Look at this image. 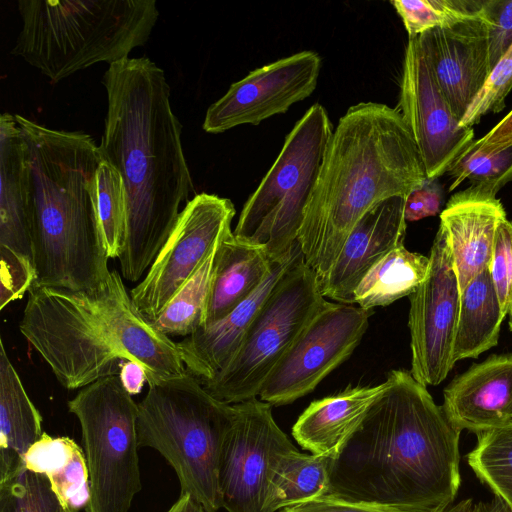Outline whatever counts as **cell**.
I'll return each instance as SVG.
<instances>
[{
	"label": "cell",
	"mask_w": 512,
	"mask_h": 512,
	"mask_svg": "<svg viewBox=\"0 0 512 512\" xmlns=\"http://www.w3.org/2000/svg\"><path fill=\"white\" fill-rule=\"evenodd\" d=\"M508 316H509V321H508L509 329H510V331L512 332V310L510 311V313L508 314Z\"/></svg>",
	"instance_id": "cell-45"
},
{
	"label": "cell",
	"mask_w": 512,
	"mask_h": 512,
	"mask_svg": "<svg viewBox=\"0 0 512 512\" xmlns=\"http://www.w3.org/2000/svg\"><path fill=\"white\" fill-rule=\"evenodd\" d=\"M333 130L319 103L304 113L245 202L233 231L237 238L265 247L272 260L293 250Z\"/></svg>",
	"instance_id": "cell-8"
},
{
	"label": "cell",
	"mask_w": 512,
	"mask_h": 512,
	"mask_svg": "<svg viewBox=\"0 0 512 512\" xmlns=\"http://www.w3.org/2000/svg\"><path fill=\"white\" fill-rule=\"evenodd\" d=\"M218 245L152 322L159 332L185 338L204 327Z\"/></svg>",
	"instance_id": "cell-29"
},
{
	"label": "cell",
	"mask_w": 512,
	"mask_h": 512,
	"mask_svg": "<svg viewBox=\"0 0 512 512\" xmlns=\"http://www.w3.org/2000/svg\"><path fill=\"white\" fill-rule=\"evenodd\" d=\"M118 376L124 388L132 396L138 394L142 390L144 383L147 382L145 370L134 362H124Z\"/></svg>",
	"instance_id": "cell-43"
},
{
	"label": "cell",
	"mask_w": 512,
	"mask_h": 512,
	"mask_svg": "<svg viewBox=\"0 0 512 512\" xmlns=\"http://www.w3.org/2000/svg\"><path fill=\"white\" fill-rule=\"evenodd\" d=\"M273 261L265 247L237 238L229 228L216 251L204 327L250 296L267 278Z\"/></svg>",
	"instance_id": "cell-24"
},
{
	"label": "cell",
	"mask_w": 512,
	"mask_h": 512,
	"mask_svg": "<svg viewBox=\"0 0 512 512\" xmlns=\"http://www.w3.org/2000/svg\"><path fill=\"white\" fill-rule=\"evenodd\" d=\"M426 180L417 146L396 108L376 102L351 106L333 130L297 237L318 280L369 210L393 197L407 198Z\"/></svg>",
	"instance_id": "cell-4"
},
{
	"label": "cell",
	"mask_w": 512,
	"mask_h": 512,
	"mask_svg": "<svg viewBox=\"0 0 512 512\" xmlns=\"http://www.w3.org/2000/svg\"><path fill=\"white\" fill-rule=\"evenodd\" d=\"M443 202V190L438 179H427L412 191L405 202L406 221H418L439 213Z\"/></svg>",
	"instance_id": "cell-39"
},
{
	"label": "cell",
	"mask_w": 512,
	"mask_h": 512,
	"mask_svg": "<svg viewBox=\"0 0 512 512\" xmlns=\"http://www.w3.org/2000/svg\"><path fill=\"white\" fill-rule=\"evenodd\" d=\"M409 38L480 17L481 0H393Z\"/></svg>",
	"instance_id": "cell-32"
},
{
	"label": "cell",
	"mask_w": 512,
	"mask_h": 512,
	"mask_svg": "<svg viewBox=\"0 0 512 512\" xmlns=\"http://www.w3.org/2000/svg\"><path fill=\"white\" fill-rule=\"evenodd\" d=\"M372 313L356 304L326 301L269 374L259 399L281 406L311 393L352 355Z\"/></svg>",
	"instance_id": "cell-11"
},
{
	"label": "cell",
	"mask_w": 512,
	"mask_h": 512,
	"mask_svg": "<svg viewBox=\"0 0 512 512\" xmlns=\"http://www.w3.org/2000/svg\"><path fill=\"white\" fill-rule=\"evenodd\" d=\"M480 18L488 33L491 70L512 45V0H481Z\"/></svg>",
	"instance_id": "cell-38"
},
{
	"label": "cell",
	"mask_w": 512,
	"mask_h": 512,
	"mask_svg": "<svg viewBox=\"0 0 512 512\" xmlns=\"http://www.w3.org/2000/svg\"><path fill=\"white\" fill-rule=\"evenodd\" d=\"M442 408L455 428L476 435L512 423V353L491 355L455 377Z\"/></svg>",
	"instance_id": "cell-19"
},
{
	"label": "cell",
	"mask_w": 512,
	"mask_h": 512,
	"mask_svg": "<svg viewBox=\"0 0 512 512\" xmlns=\"http://www.w3.org/2000/svg\"><path fill=\"white\" fill-rule=\"evenodd\" d=\"M234 418V404L214 398L187 372L148 386L138 403V444L165 458L178 477L180 494L217 512L222 508L220 453Z\"/></svg>",
	"instance_id": "cell-7"
},
{
	"label": "cell",
	"mask_w": 512,
	"mask_h": 512,
	"mask_svg": "<svg viewBox=\"0 0 512 512\" xmlns=\"http://www.w3.org/2000/svg\"><path fill=\"white\" fill-rule=\"evenodd\" d=\"M435 79L461 120L491 72L488 33L478 19L418 36Z\"/></svg>",
	"instance_id": "cell-17"
},
{
	"label": "cell",
	"mask_w": 512,
	"mask_h": 512,
	"mask_svg": "<svg viewBox=\"0 0 512 512\" xmlns=\"http://www.w3.org/2000/svg\"><path fill=\"white\" fill-rule=\"evenodd\" d=\"M412 376L426 387L440 384L454 366L453 344L460 290L444 229L439 226L424 281L408 296Z\"/></svg>",
	"instance_id": "cell-14"
},
{
	"label": "cell",
	"mask_w": 512,
	"mask_h": 512,
	"mask_svg": "<svg viewBox=\"0 0 512 512\" xmlns=\"http://www.w3.org/2000/svg\"><path fill=\"white\" fill-rule=\"evenodd\" d=\"M21 29L11 54L50 79L128 58L148 41L154 0H19Z\"/></svg>",
	"instance_id": "cell-6"
},
{
	"label": "cell",
	"mask_w": 512,
	"mask_h": 512,
	"mask_svg": "<svg viewBox=\"0 0 512 512\" xmlns=\"http://www.w3.org/2000/svg\"><path fill=\"white\" fill-rule=\"evenodd\" d=\"M301 254L297 241L288 255L273 261L264 282L229 314L176 342L189 374L207 380L231 361L273 289Z\"/></svg>",
	"instance_id": "cell-20"
},
{
	"label": "cell",
	"mask_w": 512,
	"mask_h": 512,
	"mask_svg": "<svg viewBox=\"0 0 512 512\" xmlns=\"http://www.w3.org/2000/svg\"><path fill=\"white\" fill-rule=\"evenodd\" d=\"M329 457L298 449L282 454L273 471L263 512H278L325 496L329 486Z\"/></svg>",
	"instance_id": "cell-28"
},
{
	"label": "cell",
	"mask_w": 512,
	"mask_h": 512,
	"mask_svg": "<svg viewBox=\"0 0 512 512\" xmlns=\"http://www.w3.org/2000/svg\"><path fill=\"white\" fill-rule=\"evenodd\" d=\"M387 385L386 379L377 385L348 386L311 402L293 425L294 439L313 455L333 456Z\"/></svg>",
	"instance_id": "cell-23"
},
{
	"label": "cell",
	"mask_w": 512,
	"mask_h": 512,
	"mask_svg": "<svg viewBox=\"0 0 512 512\" xmlns=\"http://www.w3.org/2000/svg\"><path fill=\"white\" fill-rule=\"evenodd\" d=\"M396 110L417 146L427 179L449 172L475 141L473 128L459 125L418 37L409 38L405 49Z\"/></svg>",
	"instance_id": "cell-15"
},
{
	"label": "cell",
	"mask_w": 512,
	"mask_h": 512,
	"mask_svg": "<svg viewBox=\"0 0 512 512\" xmlns=\"http://www.w3.org/2000/svg\"><path fill=\"white\" fill-rule=\"evenodd\" d=\"M429 257L398 246L377 262L362 278L353 303L372 311L409 296L426 278Z\"/></svg>",
	"instance_id": "cell-27"
},
{
	"label": "cell",
	"mask_w": 512,
	"mask_h": 512,
	"mask_svg": "<svg viewBox=\"0 0 512 512\" xmlns=\"http://www.w3.org/2000/svg\"><path fill=\"white\" fill-rule=\"evenodd\" d=\"M503 312L512 310V222L503 218L496 229L489 267Z\"/></svg>",
	"instance_id": "cell-37"
},
{
	"label": "cell",
	"mask_w": 512,
	"mask_h": 512,
	"mask_svg": "<svg viewBox=\"0 0 512 512\" xmlns=\"http://www.w3.org/2000/svg\"><path fill=\"white\" fill-rule=\"evenodd\" d=\"M102 84L107 113L99 152L120 173L127 199L123 279L139 281L194 191L164 71L147 57L110 64Z\"/></svg>",
	"instance_id": "cell-2"
},
{
	"label": "cell",
	"mask_w": 512,
	"mask_h": 512,
	"mask_svg": "<svg viewBox=\"0 0 512 512\" xmlns=\"http://www.w3.org/2000/svg\"><path fill=\"white\" fill-rule=\"evenodd\" d=\"M512 90V45L492 68L486 83L459 122L461 127L472 128L489 113H498Z\"/></svg>",
	"instance_id": "cell-35"
},
{
	"label": "cell",
	"mask_w": 512,
	"mask_h": 512,
	"mask_svg": "<svg viewBox=\"0 0 512 512\" xmlns=\"http://www.w3.org/2000/svg\"><path fill=\"white\" fill-rule=\"evenodd\" d=\"M42 416L0 341V483L25 469L24 456L41 437Z\"/></svg>",
	"instance_id": "cell-25"
},
{
	"label": "cell",
	"mask_w": 512,
	"mask_h": 512,
	"mask_svg": "<svg viewBox=\"0 0 512 512\" xmlns=\"http://www.w3.org/2000/svg\"><path fill=\"white\" fill-rule=\"evenodd\" d=\"M0 512H67L49 479L26 468L0 483Z\"/></svg>",
	"instance_id": "cell-34"
},
{
	"label": "cell",
	"mask_w": 512,
	"mask_h": 512,
	"mask_svg": "<svg viewBox=\"0 0 512 512\" xmlns=\"http://www.w3.org/2000/svg\"><path fill=\"white\" fill-rule=\"evenodd\" d=\"M321 63L316 52L305 50L251 71L207 109L204 131L219 134L287 112L314 92Z\"/></svg>",
	"instance_id": "cell-16"
},
{
	"label": "cell",
	"mask_w": 512,
	"mask_h": 512,
	"mask_svg": "<svg viewBox=\"0 0 512 512\" xmlns=\"http://www.w3.org/2000/svg\"><path fill=\"white\" fill-rule=\"evenodd\" d=\"M505 217L496 194L471 185L452 195L441 212L439 226L448 240L460 294L490 267L496 229Z\"/></svg>",
	"instance_id": "cell-21"
},
{
	"label": "cell",
	"mask_w": 512,
	"mask_h": 512,
	"mask_svg": "<svg viewBox=\"0 0 512 512\" xmlns=\"http://www.w3.org/2000/svg\"><path fill=\"white\" fill-rule=\"evenodd\" d=\"M0 251L35 269L28 149L10 113L0 116Z\"/></svg>",
	"instance_id": "cell-22"
},
{
	"label": "cell",
	"mask_w": 512,
	"mask_h": 512,
	"mask_svg": "<svg viewBox=\"0 0 512 512\" xmlns=\"http://www.w3.org/2000/svg\"><path fill=\"white\" fill-rule=\"evenodd\" d=\"M484 153H495L512 145V110L488 133L472 144Z\"/></svg>",
	"instance_id": "cell-41"
},
{
	"label": "cell",
	"mask_w": 512,
	"mask_h": 512,
	"mask_svg": "<svg viewBox=\"0 0 512 512\" xmlns=\"http://www.w3.org/2000/svg\"><path fill=\"white\" fill-rule=\"evenodd\" d=\"M404 197L387 199L354 226L328 273L319 280L324 298L354 304V292L366 273L385 255L404 245L407 221Z\"/></svg>",
	"instance_id": "cell-18"
},
{
	"label": "cell",
	"mask_w": 512,
	"mask_h": 512,
	"mask_svg": "<svg viewBox=\"0 0 512 512\" xmlns=\"http://www.w3.org/2000/svg\"><path fill=\"white\" fill-rule=\"evenodd\" d=\"M97 210L107 255L119 258L127 233V199L118 170L101 157L96 172Z\"/></svg>",
	"instance_id": "cell-31"
},
{
	"label": "cell",
	"mask_w": 512,
	"mask_h": 512,
	"mask_svg": "<svg viewBox=\"0 0 512 512\" xmlns=\"http://www.w3.org/2000/svg\"><path fill=\"white\" fill-rule=\"evenodd\" d=\"M15 118L28 149L32 286L97 290L111 273L97 210L99 147L89 134Z\"/></svg>",
	"instance_id": "cell-5"
},
{
	"label": "cell",
	"mask_w": 512,
	"mask_h": 512,
	"mask_svg": "<svg viewBox=\"0 0 512 512\" xmlns=\"http://www.w3.org/2000/svg\"><path fill=\"white\" fill-rule=\"evenodd\" d=\"M467 462L478 479L512 509V423L477 435Z\"/></svg>",
	"instance_id": "cell-30"
},
{
	"label": "cell",
	"mask_w": 512,
	"mask_h": 512,
	"mask_svg": "<svg viewBox=\"0 0 512 512\" xmlns=\"http://www.w3.org/2000/svg\"><path fill=\"white\" fill-rule=\"evenodd\" d=\"M235 418L222 445L218 483L227 512H263L282 454L297 449L258 397L234 404Z\"/></svg>",
	"instance_id": "cell-13"
},
{
	"label": "cell",
	"mask_w": 512,
	"mask_h": 512,
	"mask_svg": "<svg viewBox=\"0 0 512 512\" xmlns=\"http://www.w3.org/2000/svg\"><path fill=\"white\" fill-rule=\"evenodd\" d=\"M69 437H52L43 432L24 456L27 470L52 477L63 470L81 450Z\"/></svg>",
	"instance_id": "cell-36"
},
{
	"label": "cell",
	"mask_w": 512,
	"mask_h": 512,
	"mask_svg": "<svg viewBox=\"0 0 512 512\" xmlns=\"http://www.w3.org/2000/svg\"><path fill=\"white\" fill-rule=\"evenodd\" d=\"M167 512H212L189 494H180L179 499Z\"/></svg>",
	"instance_id": "cell-44"
},
{
	"label": "cell",
	"mask_w": 512,
	"mask_h": 512,
	"mask_svg": "<svg viewBox=\"0 0 512 512\" xmlns=\"http://www.w3.org/2000/svg\"><path fill=\"white\" fill-rule=\"evenodd\" d=\"M19 330L68 390L119 375L124 362L142 366L148 386L187 373L177 343L138 310L117 270L93 291L32 286Z\"/></svg>",
	"instance_id": "cell-3"
},
{
	"label": "cell",
	"mask_w": 512,
	"mask_h": 512,
	"mask_svg": "<svg viewBox=\"0 0 512 512\" xmlns=\"http://www.w3.org/2000/svg\"><path fill=\"white\" fill-rule=\"evenodd\" d=\"M388 385L329 457L325 496L406 512H441L458 492L459 437L442 406L410 371Z\"/></svg>",
	"instance_id": "cell-1"
},
{
	"label": "cell",
	"mask_w": 512,
	"mask_h": 512,
	"mask_svg": "<svg viewBox=\"0 0 512 512\" xmlns=\"http://www.w3.org/2000/svg\"><path fill=\"white\" fill-rule=\"evenodd\" d=\"M448 173L452 180L449 191L468 179L471 186L497 195L512 180V145L495 153H484L471 145Z\"/></svg>",
	"instance_id": "cell-33"
},
{
	"label": "cell",
	"mask_w": 512,
	"mask_h": 512,
	"mask_svg": "<svg viewBox=\"0 0 512 512\" xmlns=\"http://www.w3.org/2000/svg\"><path fill=\"white\" fill-rule=\"evenodd\" d=\"M326 301L316 273L301 254L273 289L231 361L199 382L227 404L258 397L269 374Z\"/></svg>",
	"instance_id": "cell-10"
},
{
	"label": "cell",
	"mask_w": 512,
	"mask_h": 512,
	"mask_svg": "<svg viewBox=\"0 0 512 512\" xmlns=\"http://www.w3.org/2000/svg\"><path fill=\"white\" fill-rule=\"evenodd\" d=\"M67 405L80 423L89 473L85 512H128L142 489L138 404L115 375L81 388Z\"/></svg>",
	"instance_id": "cell-9"
},
{
	"label": "cell",
	"mask_w": 512,
	"mask_h": 512,
	"mask_svg": "<svg viewBox=\"0 0 512 512\" xmlns=\"http://www.w3.org/2000/svg\"><path fill=\"white\" fill-rule=\"evenodd\" d=\"M234 215L231 200L215 194L200 193L185 204L145 276L130 290L145 318L159 317L231 228Z\"/></svg>",
	"instance_id": "cell-12"
},
{
	"label": "cell",
	"mask_w": 512,
	"mask_h": 512,
	"mask_svg": "<svg viewBox=\"0 0 512 512\" xmlns=\"http://www.w3.org/2000/svg\"><path fill=\"white\" fill-rule=\"evenodd\" d=\"M441 512H512V509L499 496L487 501H475L473 498L461 500Z\"/></svg>",
	"instance_id": "cell-42"
},
{
	"label": "cell",
	"mask_w": 512,
	"mask_h": 512,
	"mask_svg": "<svg viewBox=\"0 0 512 512\" xmlns=\"http://www.w3.org/2000/svg\"><path fill=\"white\" fill-rule=\"evenodd\" d=\"M278 512H406L399 509L349 502L322 496L281 509Z\"/></svg>",
	"instance_id": "cell-40"
},
{
	"label": "cell",
	"mask_w": 512,
	"mask_h": 512,
	"mask_svg": "<svg viewBox=\"0 0 512 512\" xmlns=\"http://www.w3.org/2000/svg\"><path fill=\"white\" fill-rule=\"evenodd\" d=\"M503 312L490 270L474 277L460 294L453 362L477 358L498 343Z\"/></svg>",
	"instance_id": "cell-26"
}]
</instances>
